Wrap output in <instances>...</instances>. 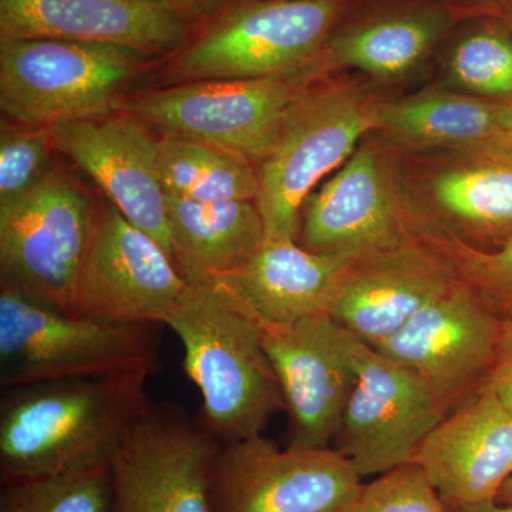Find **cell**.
Masks as SVG:
<instances>
[{"label": "cell", "mask_w": 512, "mask_h": 512, "mask_svg": "<svg viewBox=\"0 0 512 512\" xmlns=\"http://www.w3.org/2000/svg\"><path fill=\"white\" fill-rule=\"evenodd\" d=\"M503 22L505 25H507V28L510 29V32L512 33V16H510V18L504 19Z\"/></svg>", "instance_id": "cell-37"}, {"label": "cell", "mask_w": 512, "mask_h": 512, "mask_svg": "<svg viewBox=\"0 0 512 512\" xmlns=\"http://www.w3.org/2000/svg\"><path fill=\"white\" fill-rule=\"evenodd\" d=\"M298 87L285 77L174 84L128 96L120 111L163 137L202 141L259 165L274 150Z\"/></svg>", "instance_id": "cell-11"}, {"label": "cell", "mask_w": 512, "mask_h": 512, "mask_svg": "<svg viewBox=\"0 0 512 512\" xmlns=\"http://www.w3.org/2000/svg\"><path fill=\"white\" fill-rule=\"evenodd\" d=\"M355 0H234L175 52L165 86L285 77L319 55Z\"/></svg>", "instance_id": "cell-4"}, {"label": "cell", "mask_w": 512, "mask_h": 512, "mask_svg": "<svg viewBox=\"0 0 512 512\" xmlns=\"http://www.w3.org/2000/svg\"><path fill=\"white\" fill-rule=\"evenodd\" d=\"M147 2L168 10L188 25L194 26L204 20H211L234 0H147Z\"/></svg>", "instance_id": "cell-33"}, {"label": "cell", "mask_w": 512, "mask_h": 512, "mask_svg": "<svg viewBox=\"0 0 512 512\" xmlns=\"http://www.w3.org/2000/svg\"><path fill=\"white\" fill-rule=\"evenodd\" d=\"M419 234L447 259L458 281L470 286L501 319L512 318V239L483 251L424 224Z\"/></svg>", "instance_id": "cell-28"}, {"label": "cell", "mask_w": 512, "mask_h": 512, "mask_svg": "<svg viewBox=\"0 0 512 512\" xmlns=\"http://www.w3.org/2000/svg\"><path fill=\"white\" fill-rule=\"evenodd\" d=\"M504 104L453 89H426L384 101L375 134L402 154L436 153L510 136Z\"/></svg>", "instance_id": "cell-23"}, {"label": "cell", "mask_w": 512, "mask_h": 512, "mask_svg": "<svg viewBox=\"0 0 512 512\" xmlns=\"http://www.w3.org/2000/svg\"><path fill=\"white\" fill-rule=\"evenodd\" d=\"M363 484L332 447L281 448L259 434L222 444L211 512H350Z\"/></svg>", "instance_id": "cell-9"}, {"label": "cell", "mask_w": 512, "mask_h": 512, "mask_svg": "<svg viewBox=\"0 0 512 512\" xmlns=\"http://www.w3.org/2000/svg\"><path fill=\"white\" fill-rule=\"evenodd\" d=\"M413 461L446 507L495 501L512 477V413L485 383L434 427Z\"/></svg>", "instance_id": "cell-20"}, {"label": "cell", "mask_w": 512, "mask_h": 512, "mask_svg": "<svg viewBox=\"0 0 512 512\" xmlns=\"http://www.w3.org/2000/svg\"><path fill=\"white\" fill-rule=\"evenodd\" d=\"M444 60L457 92L512 104V33L503 20L474 19L454 29Z\"/></svg>", "instance_id": "cell-26"}, {"label": "cell", "mask_w": 512, "mask_h": 512, "mask_svg": "<svg viewBox=\"0 0 512 512\" xmlns=\"http://www.w3.org/2000/svg\"><path fill=\"white\" fill-rule=\"evenodd\" d=\"M187 288L164 248L107 202L97 211L69 315L113 325H164Z\"/></svg>", "instance_id": "cell-13"}, {"label": "cell", "mask_w": 512, "mask_h": 512, "mask_svg": "<svg viewBox=\"0 0 512 512\" xmlns=\"http://www.w3.org/2000/svg\"><path fill=\"white\" fill-rule=\"evenodd\" d=\"M154 57L124 47L28 39L0 42V109L50 128L120 113L127 89Z\"/></svg>", "instance_id": "cell-6"}, {"label": "cell", "mask_w": 512, "mask_h": 512, "mask_svg": "<svg viewBox=\"0 0 512 512\" xmlns=\"http://www.w3.org/2000/svg\"><path fill=\"white\" fill-rule=\"evenodd\" d=\"M498 503L512 505V477L508 478L507 483L504 484V487L501 488L500 493H498L497 500Z\"/></svg>", "instance_id": "cell-35"}, {"label": "cell", "mask_w": 512, "mask_h": 512, "mask_svg": "<svg viewBox=\"0 0 512 512\" xmlns=\"http://www.w3.org/2000/svg\"><path fill=\"white\" fill-rule=\"evenodd\" d=\"M458 22L474 19L504 20L512 16V0H439Z\"/></svg>", "instance_id": "cell-32"}, {"label": "cell", "mask_w": 512, "mask_h": 512, "mask_svg": "<svg viewBox=\"0 0 512 512\" xmlns=\"http://www.w3.org/2000/svg\"><path fill=\"white\" fill-rule=\"evenodd\" d=\"M355 258L308 251L298 241L265 239L247 264L211 282L261 323L285 325L328 313L340 276Z\"/></svg>", "instance_id": "cell-22"}, {"label": "cell", "mask_w": 512, "mask_h": 512, "mask_svg": "<svg viewBox=\"0 0 512 512\" xmlns=\"http://www.w3.org/2000/svg\"><path fill=\"white\" fill-rule=\"evenodd\" d=\"M97 211L89 194L57 170L35 190L0 204V288L69 315Z\"/></svg>", "instance_id": "cell-7"}, {"label": "cell", "mask_w": 512, "mask_h": 512, "mask_svg": "<svg viewBox=\"0 0 512 512\" xmlns=\"http://www.w3.org/2000/svg\"><path fill=\"white\" fill-rule=\"evenodd\" d=\"M448 512H512V505L501 504L498 501L478 505H461V507H447Z\"/></svg>", "instance_id": "cell-34"}, {"label": "cell", "mask_w": 512, "mask_h": 512, "mask_svg": "<svg viewBox=\"0 0 512 512\" xmlns=\"http://www.w3.org/2000/svg\"><path fill=\"white\" fill-rule=\"evenodd\" d=\"M150 377L111 373L2 389V484L110 466L153 403Z\"/></svg>", "instance_id": "cell-1"}, {"label": "cell", "mask_w": 512, "mask_h": 512, "mask_svg": "<svg viewBox=\"0 0 512 512\" xmlns=\"http://www.w3.org/2000/svg\"><path fill=\"white\" fill-rule=\"evenodd\" d=\"M167 218L174 264L188 285L237 271L265 241L255 201L195 202L167 195Z\"/></svg>", "instance_id": "cell-24"}, {"label": "cell", "mask_w": 512, "mask_h": 512, "mask_svg": "<svg viewBox=\"0 0 512 512\" xmlns=\"http://www.w3.org/2000/svg\"><path fill=\"white\" fill-rule=\"evenodd\" d=\"M460 25L439 0H355L296 84L359 72L394 82L420 69Z\"/></svg>", "instance_id": "cell-17"}, {"label": "cell", "mask_w": 512, "mask_h": 512, "mask_svg": "<svg viewBox=\"0 0 512 512\" xmlns=\"http://www.w3.org/2000/svg\"><path fill=\"white\" fill-rule=\"evenodd\" d=\"M350 512H448L419 464L407 463L363 484Z\"/></svg>", "instance_id": "cell-30"}, {"label": "cell", "mask_w": 512, "mask_h": 512, "mask_svg": "<svg viewBox=\"0 0 512 512\" xmlns=\"http://www.w3.org/2000/svg\"><path fill=\"white\" fill-rule=\"evenodd\" d=\"M164 325L77 318L0 288V387L161 369Z\"/></svg>", "instance_id": "cell-5"}, {"label": "cell", "mask_w": 512, "mask_h": 512, "mask_svg": "<svg viewBox=\"0 0 512 512\" xmlns=\"http://www.w3.org/2000/svg\"><path fill=\"white\" fill-rule=\"evenodd\" d=\"M50 128L8 119L0 126V204L35 190L55 171Z\"/></svg>", "instance_id": "cell-29"}, {"label": "cell", "mask_w": 512, "mask_h": 512, "mask_svg": "<svg viewBox=\"0 0 512 512\" xmlns=\"http://www.w3.org/2000/svg\"><path fill=\"white\" fill-rule=\"evenodd\" d=\"M503 323L457 279L453 288L373 349L419 376L453 412L490 379Z\"/></svg>", "instance_id": "cell-15"}, {"label": "cell", "mask_w": 512, "mask_h": 512, "mask_svg": "<svg viewBox=\"0 0 512 512\" xmlns=\"http://www.w3.org/2000/svg\"><path fill=\"white\" fill-rule=\"evenodd\" d=\"M450 410L419 376L360 343L357 379L330 447L362 478L412 463Z\"/></svg>", "instance_id": "cell-14"}, {"label": "cell", "mask_w": 512, "mask_h": 512, "mask_svg": "<svg viewBox=\"0 0 512 512\" xmlns=\"http://www.w3.org/2000/svg\"><path fill=\"white\" fill-rule=\"evenodd\" d=\"M399 154L407 197L421 224L483 251L512 239V136Z\"/></svg>", "instance_id": "cell-10"}, {"label": "cell", "mask_w": 512, "mask_h": 512, "mask_svg": "<svg viewBox=\"0 0 512 512\" xmlns=\"http://www.w3.org/2000/svg\"><path fill=\"white\" fill-rule=\"evenodd\" d=\"M487 383L512 413V318L504 319L497 360Z\"/></svg>", "instance_id": "cell-31"}, {"label": "cell", "mask_w": 512, "mask_h": 512, "mask_svg": "<svg viewBox=\"0 0 512 512\" xmlns=\"http://www.w3.org/2000/svg\"><path fill=\"white\" fill-rule=\"evenodd\" d=\"M192 26L147 0H0V42L50 39L174 55Z\"/></svg>", "instance_id": "cell-21"}, {"label": "cell", "mask_w": 512, "mask_h": 512, "mask_svg": "<svg viewBox=\"0 0 512 512\" xmlns=\"http://www.w3.org/2000/svg\"><path fill=\"white\" fill-rule=\"evenodd\" d=\"M184 348V370L200 390L198 420L222 444L259 436L285 412L261 320L227 289L188 285L165 315Z\"/></svg>", "instance_id": "cell-2"}, {"label": "cell", "mask_w": 512, "mask_h": 512, "mask_svg": "<svg viewBox=\"0 0 512 512\" xmlns=\"http://www.w3.org/2000/svg\"><path fill=\"white\" fill-rule=\"evenodd\" d=\"M110 466L3 483L0 512H110Z\"/></svg>", "instance_id": "cell-27"}, {"label": "cell", "mask_w": 512, "mask_h": 512, "mask_svg": "<svg viewBox=\"0 0 512 512\" xmlns=\"http://www.w3.org/2000/svg\"><path fill=\"white\" fill-rule=\"evenodd\" d=\"M383 103L369 84L336 74L296 89L276 146L258 165L265 239L298 241L306 198L375 133Z\"/></svg>", "instance_id": "cell-3"}, {"label": "cell", "mask_w": 512, "mask_h": 512, "mask_svg": "<svg viewBox=\"0 0 512 512\" xmlns=\"http://www.w3.org/2000/svg\"><path fill=\"white\" fill-rule=\"evenodd\" d=\"M289 417L291 447H330L357 379L362 340L328 313L285 323H262Z\"/></svg>", "instance_id": "cell-16"}, {"label": "cell", "mask_w": 512, "mask_h": 512, "mask_svg": "<svg viewBox=\"0 0 512 512\" xmlns=\"http://www.w3.org/2000/svg\"><path fill=\"white\" fill-rule=\"evenodd\" d=\"M158 175L165 194L183 200L255 201L258 197L256 164L202 141L158 138Z\"/></svg>", "instance_id": "cell-25"}, {"label": "cell", "mask_w": 512, "mask_h": 512, "mask_svg": "<svg viewBox=\"0 0 512 512\" xmlns=\"http://www.w3.org/2000/svg\"><path fill=\"white\" fill-rule=\"evenodd\" d=\"M419 235L400 154L372 133L306 198L298 242L320 254L362 256Z\"/></svg>", "instance_id": "cell-8"}, {"label": "cell", "mask_w": 512, "mask_h": 512, "mask_svg": "<svg viewBox=\"0 0 512 512\" xmlns=\"http://www.w3.org/2000/svg\"><path fill=\"white\" fill-rule=\"evenodd\" d=\"M456 284L447 259L419 234L353 259L328 315L373 349Z\"/></svg>", "instance_id": "cell-19"}, {"label": "cell", "mask_w": 512, "mask_h": 512, "mask_svg": "<svg viewBox=\"0 0 512 512\" xmlns=\"http://www.w3.org/2000/svg\"><path fill=\"white\" fill-rule=\"evenodd\" d=\"M56 151L99 185L131 224L173 256L167 194L158 175V138L127 113L73 120L50 127Z\"/></svg>", "instance_id": "cell-18"}, {"label": "cell", "mask_w": 512, "mask_h": 512, "mask_svg": "<svg viewBox=\"0 0 512 512\" xmlns=\"http://www.w3.org/2000/svg\"><path fill=\"white\" fill-rule=\"evenodd\" d=\"M503 123L507 133L512 136V104H504Z\"/></svg>", "instance_id": "cell-36"}, {"label": "cell", "mask_w": 512, "mask_h": 512, "mask_svg": "<svg viewBox=\"0 0 512 512\" xmlns=\"http://www.w3.org/2000/svg\"><path fill=\"white\" fill-rule=\"evenodd\" d=\"M221 447L180 404L153 400L111 461L110 512H211Z\"/></svg>", "instance_id": "cell-12"}]
</instances>
